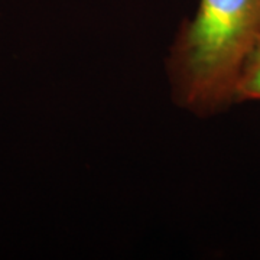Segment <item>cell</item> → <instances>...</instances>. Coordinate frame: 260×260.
Returning a JSON list of instances; mask_svg holds the SVG:
<instances>
[{
    "instance_id": "cell-1",
    "label": "cell",
    "mask_w": 260,
    "mask_h": 260,
    "mask_svg": "<svg viewBox=\"0 0 260 260\" xmlns=\"http://www.w3.org/2000/svg\"><path fill=\"white\" fill-rule=\"evenodd\" d=\"M259 34L260 0H200L168 59L178 103L200 116L234 104L237 77Z\"/></svg>"
},
{
    "instance_id": "cell-2",
    "label": "cell",
    "mask_w": 260,
    "mask_h": 260,
    "mask_svg": "<svg viewBox=\"0 0 260 260\" xmlns=\"http://www.w3.org/2000/svg\"><path fill=\"white\" fill-rule=\"evenodd\" d=\"M260 100V34L243 61L234 88V103Z\"/></svg>"
}]
</instances>
